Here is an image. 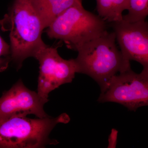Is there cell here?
<instances>
[{
    "instance_id": "7",
    "label": "cell",
    "mask_w": 148,
    "mask_h": 148,
    "mask_svg": "<svg viewBox=\"0 0 148 148\" xmlns=\"http://www.w3.org/2000/svg\"><path fill=\"white\" fill-rule=\"evenodd\" d=\"M112 27L125 59L148 68V23L145 20L112 22Z\"/></svg>"
},
{
    "instance_id": "3",
    "label": "cell",
    "mask_w": 148,
    "mask_h": 148,
    "mask_svg": "<svg viewBox=\"0 0 148 148\" xmlns=\"http://www.w3.org/2000/svg\"><path fill=\"white\" fill-rule=\"evenodd\" d=\"M27 116L18 114L0 123V148H40L57 145L58 141L49 138L51 132L56 125L70 121L66 113L56 117Z\"/></svg>"
},
{
    "instance_id": "10",
    "label": "cell",
    "mask_w": 148,
    "mask_h": 148,
    "mask_svg": "<svg viewBox=\"0 0 148 148\" xmlns=\"http://www.w3.org/2000/svg\"><path fill=\"white\" fill-rule=\"evenodd\" d=\"M98 15L105 21H121L127 9V0H96Z\"/></svg>"
},
{
    "instance_id": "1",
    "label": "cell",
    "mask_w": 148,
    "mask_h": 148,
    "mask_svg": "<svg viewBox=\"0 0 148 148\" xmlns=\"http://www.w3.org/2000/svg\"><path fill=\"white\" fill-rule=\"evenodd\" d=\"M113 32H108L85 43L78 49L75 58L77 73L92 78L104 90L112 78L131 68L117 47Z\"/></svg>"
},
{
    "instance_id": "12",
    "label": "cell",
    "mask_w": 148,
    "mask_h": 148,
    "mask_svg": "<svg viewBox=\"0 0 148 148\" xmlns=\"http://www.w3.org/2000/svg\"><path fill=\"white\" fill-rule=\"evenodd\" d=\"M6 21V16L0 20V26L3 27ZM11 60L10 46L0 36V72L5 71Z\"/></svg>"
},
{
    "instance_id": "4",
    "label": "cell",
    "mask_w": 148,
    "mask_h": 148,
    "mask_svg": "<svg viewBox=\"0 0 148 148\" xmlns=\"http://www.w3.org/2000/svg\"><path fill=\"white\" fill-rule=\"evenodd\" d=\"M50 38L64 42L67 47L77 51L85 43L107 32L105 20L85 9L77 3L57 16L47 27Z\"/></svg>"
},
{
    "instance_id": "8",
    "label": "cell",
    "mask_w": 148,
    "mask_h": 148,
    "mask_svg": "<svg viewBox=\"0 0 148 148\" xmlns=\"http://www.w3.org/2000/svg\"><path fill=\"white\" fill-rule=\"evenodd\" d=\"M47 102L19 80L0 98V123L18 114L34 115L39 118L49 116L44 109Z\"/></svg>"
},
{
    "instance_id": "11",
    "label": "cell",
    "mask_w": 148,
    "mask_h": 148,
    "mask_svg": "<svg viewBox=\"0 0 148 148\" xmlns=\"http://www.w3.org/2000/svg\"><path fill=\"white\" fill-rule=\"evenodd\" d=\"M128 13L122 19L128 22L145 20L148 15V0H127Z\"/></svg>"
},
{
    "instance_id": "5",
    "label": "cell",
    "mask_w": 148,
    "mask_h": 148,
    "mask_svg": "<svg viewBox=\"0 0 148 148\" xmlns=\"http://www.w3.org/2000/svg\"><path fill=\"white\" fill-rule=\"evenodd\" d=\"M98 101L119 103L134 112L147 106L148 68H143L140 73L130 68L116 75L101 92Z\"/></svg>"
},
{
    "instance_id": "9",
    "label": "cell",
    "mask_w": 148,
    "mask_h": 148,
    "mask_svg": "<svg viewBox=\"0 0 148 148\" xmlns=\"http://www.w3.org/2000/svg\"><path fill=\"white\" fill-rule=\"evenodd\" d=\"M44 29L69 8L83 0H31Z\"/></svg>"
},
{
    "instance_id": "2",
    "label": "cell",
    "mask_w": 148,
    "mask_h": 148,
    "mask_svg": "<svg viewBox=\"0 0 148 148\" xmlns=\"http://www.w3.org/2000/svg\"><path fill=\"white\" fill-rule=\"evenodd\" d=\"M6 15L10 30L11 60L20 68L25 59L34 58L45 45L42 38L45 29L31 0H14Z\"/></svg>"
},
{
    "instance_id": "6",
    "label": "cell",
    "mask_w": 148,
    "mask_h": 148,
    "mask_svg": "<svg viewBox=\"0 0 148 148\" xmlns=\"http://www.w3.org/2000/svg\"><path fill=\"white\" fill-rule=\"evenodd\" d=\"M57 48L45 45L34 57L40 65L37 93L48 101L51 92L62 85L72 82L77 73L75 59L62 58L58 54Z\"/></svg>"
}]
</instances>
